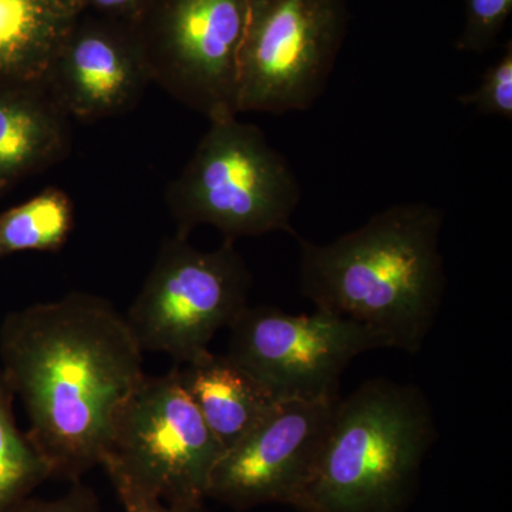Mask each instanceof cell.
Wrapping results in <instances>:
<instances>
[{
  "instance_id": "cell-1",
  "label": "cell",
  "mask_w": 512,
  "mask_h": 512,
  "mask_svg": "<svg viewBox=\"0 0 512 512\" xmlns=\"http://www.w3.org/2000/svg\"><path fill=\"white\" fill-rule=\"evenodd\" d=\"M143 363L126 315L93 293L26 306L0 326V367L57 480L76 483L100 466L117 410L146 376Z\"/></svg>"
},
{
  "instance_id": "cell-2",
  "label": "cell",
  "mask_w": 512,
  "mask_h": 512,
  "mask_svg": "<svg viewBox=\"0 0 512 512\" xmlns=\"http://www.w3.org/2000/svg\"><path fill=\"white\" fill-rule=\"evenodd\" d=\"M443 221L440 208L407 202L328 244L296 237L302 295L372 330L387 348L419 353L446 288Z\"/></svg>"
},
{
  "instance_id": "cell-3",
  "label": "cell",
  "mask_w": 512,
  "mask_h": 512,
  "mask_svg": "<svg viewBox=\"0 0 512 512\" xmlns=\"http://www.w3.org/2000/svg\"><path fill=\"white\" fill-rule=\"evenodd\" d=\"M436 440L416 386L375 379L336 402L299 512H403Z\"/></svg>"
},
{
  "instance_id": "cell-4",
  "label": "cell",
  "mask_w": 512,
  "mask_h": 512,
  "mask_svg": "<svg viewBox=\"0 0 512 512\" xmlns=\"http://www.w3.org/2000/svg\"><path fill=\"white\" fill-rule=\"evenodd\" d=\"M302 190L291 164L264 131L238 117L211 121L191 160L165 194L177 232L210 225L227 241L293 231Z\"/></svg>"
},
{
  "instance_id": "cell-5",
  "label": "cell",
  "mask_w": 512,
  "mask_h": 512,
  "mask_svg": "<svg viewBox=\"0 0 512 512\" xmlns=\"http://www.w3.org/2000/svg\"><path fill=\"white\" fill-rule=\"evenodd\" d=\"M222 454L175 366L164 375L144 376L121 404L100 466L124 510L157 501L198 504L207 500Z\"/></svg>"
},
{
  "instance_id": "cell-6",
  "label": "cell",
  "mask_w": 512,
  "mask_h": 512,
  "mask_svg": "<svg viewBox=\"0 0 512 512\" xmlns=\"http://www.w3.org/2000/svg\"><path fill=\"white\" fill-rule=\"evenodd\" d=\"M251 288L235 242L224 239L201 251L175 234L161 245L126 319L144 353H164L187 365L211 352L215 335L249 305Z\"/></svg>"
},
{
  "instance_id": "cell-7",
  "label": "cell",
  "mask_w": 512,
  "mask_h": 512,
  "mask_svg": "<svg viewBox=\"0 0 512 512\" xmlns=\"http://www.w3.org/2000/svg\"><path fill=\"white\" fill-rule=\"evenodd\" d=\"M348 23L345 0H248L238 114L311 109L335 69Z\"/></svg>"
},
{
  "instance_id": "cell-8",
  "label": "cell",
  "mask_w": 512,
  "mask_h": 512,
  "mask_svg": "<svg viewBox=\"0 0 512 512\" xmlns=\"http://www.w3.org/2000/svg\"><path fill=\"white\" fill-rule=\"evenodd\" d=\"M248 0H150L134 23L151 80L208 121L238 117Z\"/></svg>"
},
{
  "instance_id": "cell-9",
  "label": "cell",
  "mask_w": 512,
  "mask_h": 512,
  "mask_svg": "<svg viewBox=\"0 0 512 512\" xmlns=\"http://www.w3.org/2000/svg\"><path fill=\"white\" fill-rule=\"evenodd\" d=\"M228 329L227 355L279 402L338 399L349 363L369 350L387 349L372 330L320 309L291 315L276 306L248 305Z\"/></svg>"
},
{
  "instance_id": "cell-10",
  "label": "cell",
  "mask_w": 512,
  "mask_h": 512,
  "mask_svg": "<svg viewBox=\"0 0 512 512\" xmlns=\"http://www.w3.org/2000/svg\"><path fill=\"white\" fill-rule=\"evenodd\" d=\"M335 400H285L247 437L224 451L212 471L207 500L244 511L295 504L311 474Z\"/></svg>"
},
{
  "instance_id": "cell-11",
  "label": "cell",
  "mask_w": 512,
  "mask_h": 512,
  "mask_svg": "<svg viewBox=\"0 0 512 512\" xmlns=\"http://www.w3.org/2000/svg\"><path fill=\"white\" fill-rule=\"evenodd\" d=\"M42 83L70 119L97 121L134 109L153 80L133 23L83 12Z\"/></svg>"
},
{
  "instance_id": "cell-12",
  "label": "cell",
  "mask_w": 512,
  "mask_h": 512,
  "mask_svg": "<svg viewBox=\"0 0 512 512\" xmlns=\"http://www.w3.org/2000/svg\"><path fill=\"white\" fill-rule=\"evenodd\" d=\"M72 140V119L45 84H0V194L59 164Z\"/></svg>"
},
{
  "instance_id": "cell-13",
  "label": "cell",
  "mask_w": 512,
  "mask_h": 512,
  "mask_svg": "<svg viewBox=\"0 0 512 512\" xmlns=\"http://www.w3.org/2000/svg\"><path fill=\"white\" fill-rule=\"evenodd\" d=\"M177 367L185 392L224 451L247 437L281 403L227 353L210 352Z\"/></svg>"
},
{
  "instance_id": "cell-14",
  "label": "cell",
  "mask_w": 512,
  "mask_h": 512,
  "mask_svg": "<svg viewBox=\"0 0 512 512\" xmlns=\"http://www.w3.org/2000/svg\"><path fill=\"white\" fill-rule=\"evenodd\" d=\"M82 0H0V84L42 82Z\"/></svg>"
},
{
  "instance_id": "cell-15",
  "label": "cell",
  "mask_w": 512,
  "mask_h": 512,
  "mask_svg": "<svg viewBox=\"0 0 512 512\" xmlns=\"http://www.w3.org/2000/svg\"><path fill=\"white\" fill-rule=\"evenodd\" d=\"M74 228V205L66 191L47 187L0 214V259L20 252H57Z\"/></svg>"
},
{
  "instance_id": "cell-16",
  "label": "cell",
  "mask_w": 512,
  "mask_h": 512,
  "mask_svg": "<svg viewBox=\"0 0 512 512\" xmlns=\"http://www.w3.org/2000/svg\"><path fill=\"white\" fill-rule=\"evenodd\" d=\"M15 394L0 367V512H8L52 478L50 468L13 413Z\"/></svg>"
},
{
  "instance_id": "cell-17",
  "label": "cell",
  "mask_w": 512,
  "mask_h": 512,
  "mask_svg": "<svg viewBox=\"0 0 512 512\" xmlns=\"http://www.w3.org/2000/svg\"><path fill=\"white\" fill-rule=\"evenodd\" d=\"M512 13V0H466V20L456 49L484 53L494 46Z\"/></svg>"
},
{
  "instance_id": "cell-18",
  "label": "cell",
  "mask_w": 512,
  "mask_h": 512,
  "mask_svg": "<svg viewBox=\"0 0 512 512\" xmlns=\"http://www.w3.org/2000/svg\"><path fill=\"white\" fill-rule=\"evenodd\" d=\"M463 106L474 107L484 116L512 120V42L507 43L500 59L488 67L474 92L457 97Z\"/></svg>"
},
{
  "instance_id": "cell-19",
  "label": "cell",
  "mask_w": 512,
  "mask_h": 512,
  "mask_svg": "<svg viewBox=\"0 0 512 512\" xmlns=\"http://www.w3.org/2000/svg\"><path fill=\"white\" fill-rule=\"evenodd\" d=\"M8 512H101L96 491L83 481L72 483V487L53 500L26 498Z\"/></svg>"
},
{
  "instance_id": "cell-20",
  "label": "cell",
  "mask_w": 512,
  "mask_h": 512,
  "mask_svg": "<svg viewBox=\"0 0 512 512\" xmlns=\"http://www.w3.org/2000/svg\"><path fill=\"white\" fill-rule=\"evenodd\" d=\"M150 0H82L84 12L136 23Z\"/></svg>"
},
{
  "instance_id": "cell-21",
  "label": "cell",
  "mask_w": 512,
  "mask_h": 512,
  "mask_svg": "<svg viewBox=\"0 0 512 512\" xmlns=\"http://www.w3.org/2000/svg\"><path fill=\"white\" fill-rule=\"evenodd\" d=\"M126 512H207L204 503L198 504H167L150 503L140 507L128 508Z\"/></svg>"
}]
</instances>
